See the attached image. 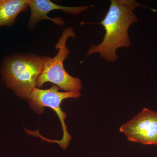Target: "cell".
<instances>
[{"label":"cell","instance_id":"cell-1","mask_svg":"<svg viewBox=\"0 0 157 157\" xmlns=\"http://www.w3.org/2000/svg\"><path fill=\"white\" fill-rule=\"evenodd\" d=\"M145 7L134 0H111L109 10L104 19L98 23L104 27V39L98 45H91L86 57L99 53L108 62L113 63L118 59L117 51L131 45L128 30L132 25L138 21L134 10L137 7Z\"/></svg>","mask_w":157,"mask_h":157},{"label":"cell","instance_id":"cell-2","mask_svg":"<svg viewBox=\"0 0 157 157\" xmlns=\"http://www.w3.org/2000/svg\"><path fill=\"white\" fill-rule=\"evenodd\" d=\"M44 57L33 53H17L3 59L1 65L2 77L7 86L19 98L28 99L36 86Z\"/></svg>","mask_w":157,"mask_h":157},{"label":"cell","instance_id":"cell-3","mask_svg":"<svg viewBox=\"0 0 157 157\" xmlns=\"http://www.w3.org/2000/svg\"><path fill=\"white\" fill-rule=\"evenodd\" d=\"M70 37H76L71 27L64 30L56 45L55 48L58 51L56 56L52 58L44 57L42 71L37 79L38 88L43 87L45 83L50 82L66 92L81 90L82 83L80 78L68 74L64 67V62L70 54L67 42Z\"/></svg>","mask_w":157,"mask_h":157},{"label":"cell","instance_id":"cell-4","mask_svg":"<svg viewBox=\"0 0 157 157\" xmlns=\"http://www.w3.org/2000/svg\"><path fill=\"white\" fill-rule=\"evenodd\" d=\"M59 88L56 85H53L50 88L41 90L35 87L29 96L28 100L30 106L34 111L37 113H42L44 107H49L53 109L58 116L63 128V137L60 140H51L45 139L47 141L58 144L60 147L66 149L72 137L67 132V127L65 123L67 114L62 111L60 107L62 102L67 98L77 99L81 96V93L78 91L60 92Z\"/></svg>","mask_w":157,"mask_h":157},{"label":"cell","instance_id":"cell-5","mask_svg":"<svg viewBox=\"0 0 157 157\" xmlns=\"http://www.w3.org/2000/svg\"><path fill=\"white\" fill-rule=\"evenodd\" d=\"M119 130L129 141L157 146V111L145 107Z\"/></svg>","mask_w":157,"mask_h":157},{"label":"cell","instance_id":"cell-6","mask_svg":"<svg viewBox=\"0 0 157 157\" xmlns=\"http://www.w3.org/2000/svg\"><path fill=\"white\" fill-rule=\"evenodd\" d=\"M29 8L31 10V15L27 27L30 29L35 28L37 24L43 20H48L60 26L65 25L63 20L60 17L51 18L47 14L53 10H61L69 14L76 15L81 13L92 6L67 7L55 4L50 0H27Z\"/></svg>","mask_w":157,"mask_h":157},{"label":"cell","instance_id":"cell-7","mask_svg":"<svg viewBox=\"0 0 157 157\" xmlns=\"http://www.w3.org/2000/svg\"><path fill=\"white\" fill-rule=\"evenodd\" d=\"M29 7L27 0H0V27L13 25L18 14Z\"/></svg>","mask_w":157,"mask_h":157}]
</instances>
